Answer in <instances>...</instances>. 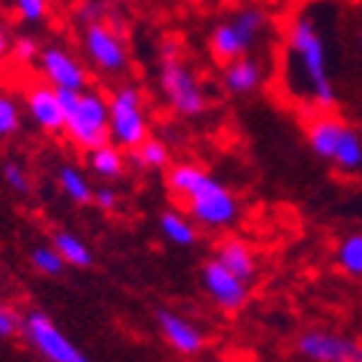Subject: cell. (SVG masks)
<instances>
[{
	"label": "cell",
	"instance_id": "5bb4252c",
	"mask_svg": "<svg viewBox=\"0 0 362 362\" xmlns=\"http://www.w3.org/2000/svg\"><path fill=\"white\" fill-rule=\"evenodd\" d=\"M344 129H347V124H344V122L339 119V117H334V115L314 117V119L309 122V127H307L309 150H312L317 157H322V160H329V163H332L334 150H337Z\"/></svg>",
	"mask_w": 362,
	"mask_h": 362
},
{
	"label": "cell",
	"instance_id": "d6986e66",
	"mask_svg": "<svg viewBox=\"0 0 362 362\" xmlns=\"http://www.w3.org/2000/svg\"><path fill=\"white\" fill-rule=\"evenodd\" d=\"M56 180H59L61 193L66 195L74 206H89V203H94V187H91L89 177L78 168L61 165L59 173H56Z\"/></svg>",
	"mask_w": 362,
	"mask_h": 362
},
{
	"label": "cell",
	"instance_id": "d6a6232c",
	"mask_svg": "<svg viewBox=\"0 0 362 362\" xmlns=\"http://www.w3.org/2000/svg\"><path fill=\"white\" fill-rule=\"evenodd\" d=\"M165 59H180V49H177L175 41H168L163 46V61Z\"/></svg>",
	"mask_w": 362,
	"mask_h": 362
},
{
	"label": "cell",
	"instance_id": "2e32d148",
	"mask_svg": "<svg viewBox=\"0 0 362 362\" xmlns=\"http://www.w3.org/2000/svg\"><path fill=\"white\" fill-rule=\"evenodd\" d=\"M208 46H211V54L216 56V61H221V64H230V61L241 59V56H248V46L243 43V38L238 36V30L230 23V18L221 21V23L211 30Z\"/></svg>",
	"mask_w": 362,
	"mask_h": 362
},
{
	"label": "cell",
	"instance_id": "9c48e42d",
	"mask_svg": "<svg viewBox=\"0 0 362 362\" xmlns=\"http://www.w3.org/2000/svg\"><path fill=\"white\" fill-rule=\"evenodd\" d=\"M200 284L206 289V294L213 299L218 309L223 312H241L248 304L251 289L243 279H238L235 274H230L221 261L211 259L203 264L200 269Z\"/></svg>",
	"mask_w": 362,
	"mask_h": 362
},
{
	"label": "cell",
	"instance_id": "603a6c76",
	"mask_svg": "<svg viewBox=\"0 0 362 362\" xmlns=\"http://www.w3.org/2000/svg\"><path fill=\"white\" fill-rule=\"evenodd\" d=\"M332 163L337 165L342 173H357V170H362V137H360V132H355L352 127L344 129L337 150H334Z\"/></svg>",
	"mask_w": 362,
	"mask_h": 362
},
{
	"label": "cell",
	"instance_id": "83f0119b",
	"mask_svg": "<svg viewBox=\"0 0 362 362\" xmlns=\"http://www.w3.org/2000/svg\"><path fill=\"white\" fill-rule=\"evenodd\" d=\"M3 180L11 187L13 193L18 195H28L30 193V177L18 163H6L3 165Z\"/></svg>",
	"mask_w": 362,
	"mask_h": 362
},
{
	"label": "cell",
	"instance_id": "484cf974",
	"mask_svg": "<svg viewBox=\"0 0 362 362\" xmlns=\"http://www.w3.org/2000/svg\"><path fill=\"white\" fill-rule=\"evenodd\" d=\"M30 266L43 276H61L66 269V261L61 259L54 246H36L30 251Z\"/></svg>",
	"mask_w": 362,
	"mask_h": 362
},
{
	"label": "cell",
	"instance_id": "9a60e30c",
	"mask_svg": "<svg viewBox=\"0 0 362 362\" xmlns=\"http://www.w3.org/2000/svg\"><path fill=\"white\" fill-rule=\"evenodd\" d=\"M216 261L228 269L230 274H235L238 279H243L246 284H251L259 274V259L256 251L248 246L243 238H226L216 251Z\"/></svg>",
	"mask_w": 362,
	"mask_h": 362
},
{
	"label": "cell",
	"instance_id": "5b68a950",
	"mask_svg": "<svg viewBox=\"0 0 362 362\" xmlns=\"http://www.w3.org/2000/svg\"><path fill=\"white\" fill-rule=\"evenodd\" d=\"M187 213L195 223L208 230L230 228L241 216V203L218 177L208 175L198 182L190 198H187Z\"/></svg>",
	"mask_w": 362,
	"mask_h": 362
},
{
	"label": "cell",
	"instance_id": "277c9868",
	"mask_svg": "<svg viewBox=\"0 0 362 362\" xmlns=\"http://www.w3.org/2000/svg\"><path fill=\"white\" fill-rule=\"evenodd\" d=\"M157 84H160V94H163L165 104L175 115L193 119L208 109L206 89L200 84L198 74L182 59H165L160 74H157Z\"/></svg>",
	"mask_w": 362,
	"mask_h": 362
},
{
	"label": "cell",
	"instance_id": "4fadbf2b",
	"mask_svg": "<svg viewBox=\"0 0 362 362\" xmlns=\"http://www.w3.org/2000/svg\"><path fill=\"white\" fill-rule=\"evenodd\" d=\"M223 89L233 97H248L264 86L266 81V66L256 56H241L223 66Z\"/></svg>",
	"mask_w": 362,
	"mask_h": 362
},
{
	"label": "cell",
	"instance_id": "ffe728a7",
	"mask_svg": "<svg viewBox=\"0 0 362 362\" xmlns=\"http://www.w3.org/2000/svg\"><path fill=\"white\" fill-rule=\"evenodd\" d=\"M51 246L61 254V259L66 261V266H76V269H89L94 264V254L86 246L84 238H78L71 230H56L51 238Z\"/></svg>",
	"mask_w": 362,
	"mask_h": 362
},
{
	"label": "cell",
	"instance_id": "f546056e",
	"mask_svg": "<svg viewBox=\"0 0 362 362\" xmlns=\"http://www.w3.org/2000/svg\"><path fill=\"white\" fill-rule=\"evenodd\" d=\"M13 56H16V61L18 64H33V61H38V56H41V46H38L36 38L30 36H21L13 41Z\"/></svg>",
	"mask_w": 362,
	"mask_h": 362
},
{
	"label": "cell",
	"instance_id": "7c38bea8",
	"mask_svg": "<svg viewBox=\"0 0 362 362\" xmlns=\"http://www.w3.org/2000/svg\"><path fill=\"white\" fill-rule=\"evenodd\" d=\"M155 322L160 327L165 342L177 352V355H198L206 347V334L198 329L195 322H190L182 314L173 312V309H157Z\"/></svg>",
	"mask_w": 362,
	"mask_h": 362
},
{
	"label": "cell",
	"instance_id": "6da1fadb",
	"mask_svg": "<svg viewBox=\"0 0 362 362\" xmlns=\"http://www.w3.org/2000/svg\"><path fill=\"white\" fill-rule=\"evenodd\" d=\"M286 69L296 97L322 112L334 107L337 89L329 66V46L320 23L307 13H299L286 28Z\"/></svg>",
	"mask_w": 362,
	"mask_h": 362
},
{
	"label": "cell",
	"instance_id": "30bf717a",
	"mask_svg": "<svg viewBox=\"0 0 362 362\" xmlns=\"http://www.w3.org/2000/svg\"><path fill=\"white\" fill-rule=\"evenodd\" d=\"M38 66H41L43 78L56 89L86 91L89 86V74H86L84 64L64 46H56V43L43 46L41 56H38Z\"/></svg>",
	"mask_w": 362,
	"mask_h": 362
},
{
	"label": "cell",
	"instance_id": "e575fe53",
	"mask_svg": "<svg viewBox=\"0 0 362 362\" xmlns=\"http://www.w3.org/2000/svg\"><path fill=\"white\" fill-rule=\"evenodd\" d=\"M195 3H198V6H211V8H216V6H221L223 0H195Z\"/></svg>",
	"mask_w": 362,
	"mask_h": 362
},
{
	"label": "cell",
	"instance_id": "d590c367",
	"mask_svg": "<svg viewBox=\"0 0 362 362\" xmlns=\"http://www.w3.org/2000/svg\"><path fill=\"white\" fill-rule=\"evenodd\" d=\"M360 54H362V30H360Z\"/></svg>",
	"mask_w": 362,
	"mask_h": 362
},
{
	"label": "cell",
	"instance_id": "836d02e7",
	"mask_svg": "<svg viewBox=\"0 0 362 362\" xmlns=\"http://www.w3.org/2000/svg\"><path fill=\"white\" fill-rule=\"evenodd\" d=\"M11 49H13V41L6 36V33H3V30H0V61L11 54Z\"/></svg>",
	"mask_w": 362,
	"mask_h": 362
},
{
	"label": "cell",
	"instance_id": "ba28073f",
	"mask_svg": "<svg viewBox=\"0 0 362 362\" xmlns=\"http://www.w3.org/2000/svg\"><path fill=\"white\" fill-rule=\"evenodd\" d=\"M81 46H84V54L91 66L99 69L107 76H119V74L127 71V43L115 25L104 23V21L86 23L84 33H81Z\"/></svg>",
	"mask_w": 362,
	"mask_h": 362
},
{
	"label": "cell",
	"instance_id": "f1b7e54d",
	"mask_svg": "<svg viewBox=\"0 0 362 362\" xmlns=\"http://www.w3.org/2000/svg\"><path fill=\"white\" fill-rule=\"evenodd\" d=\"M13 6L25 23H41L49 16V0H13Z\"/></svg>",
	"mask_w": 362,
	"mask_h": 362
},
{
	"label": "cell",
	"instance_id": "1f68e13d",
	"mask_svg": "<svg viewBox=\"0 0 362 362\" xmlns=\"http://www.w3.org/2000/svg\"><path fill=\"white\" fill-rule=\"evenodd\" d=\"M119 203V195L112 185H99L94 190V206H99L102 211H115Z\"/></svg>",
	"mask_w": 362,
	"mask_h": 362
},
{
	"label": "cell",
	"instance_id": "4dcf8cb0",
	"mask_svg": "<svg viewBox=\"0 0 362 362\" xmlns=\"http://www.w3.org/2000/svg\"><path fill=\"white\" fill-rule=\"evenodd\" d=\"M18 327H21V322H18V317H16V312L0 302V339H11L13 334L18 332Z\"/></svg>",
	"mask_w": 362,
	"mask_h": 362
},
{
	"label": "cell",
	"instance_id": "e0dca14e",
	"mask_svg": "<svg viewBox=\"0 0 362 362\" xmlns=\"http://www.w3.org/2000/svg\"><path fill=\"white\" fill-rule=\"evenodd\" d=\"M86 163H89L91 173L99 175L102 180H117V177H122L124 170H127L124 150H119V147L112 145V142L86 152Z\"/></svg>",
	"mask_w": 362,
	"mask_h": 362
},
{
	"label": "cell",
	"instance_id": "4316f807",
	"mask_svg": "<svg viewBox=\"0 0 362 362\" xmlns=\"http://www.w3.org/2000/svg\"><path fill=\"white\" fill-rule=\"evenodd\" d=\"M21 129V107L16 97L0 91V139L11 137Z\"/></svg>",
	"mask_w": 362,
	"mask_h": 362
},
{
	"label": "cell",
	"instance_id": "44dd1931",
	"mask_svg": "<svg viewBox=\"0 0 362 362\" xmlns=\"http://www.w3.org/2000/svg\"><path fill=\"white\" fill-rule=\"evenodd\" d=\"M334 264L350 279H362V230L342 235L334 246Z\"/></svg>",
	"mask_w": 362,
	"mask_h": 362
},
{
	"label": "cell",
	"instance_id": "7a4b0ae2",
	"mask_svg": "<svg viewBox=\"0 0 362 362\" xmlns=\"http://www.w3.org/2000/svg\"><path fill=\"white\" fill-rule=\"evenodd\" d=\"M61 107L66 112V129L71 145L78 150H94L109 139V99L102 91H69L59 89Z\"/></svg>",
	"mask_w": 362,
	"mask_h": 362
},
{
	"label": "cell",
	"instance_id": "8fae6325",
	"mask_svg": "<svg viewBox=\"0 0 362 362\" xmlns=\"http://www.w3.org/2000/svg\"><path fill=\"white\" fill-rule=\"evenodd\" d=\"M25 109H28L30 122L43 132L59 134L66 129V112L61 107L59 89L51 86L49 81L30 86L25 94Z\"/></svg>",
	"mask_w": 362,
	"mask_h": 362
},
{
	"label": "cell",
	"instance_id": "d4e9b609",
	"mask_svg": "<svg viewBox=\"0 0 362 362\" xmlns=\"http://www.w3.org/2000/svg\"><path fill=\"white\" fill-rule=\"evenodd\" d=\"M129 157H132V165L137 170H163L170 163V150L163 139L150 137L137 150L129 152Z\"/></svg>",
	"mask_w": 362,
	"mask_h": 362
},
{
	"label": "cell",
	"instance_id": "52a82bcc",
	"mask_svg": "<svg viewBox=\"0 0 362 362\" xmlns=\"http://www.w3.org/2000/svg\"><path fill=\"white\" fill-rule=\"evenodd\" d=\"M294 350L307 362H362L360 339L325 327H309L296 334Z\"/></svg>",
	"mask_w": 362,
	"mask_h": 362
},
{
	"label": "cell",
	"instance_id": "3957f363",
	"mask_svg": "<svg viewBox=\"0 0 362 362\" xmlns=\"http://www.w3.org/2000/svg\"><path fill=\"white\" fill-rule=\"evenodd\" d=\"M109 139L124 152L137 150L150 139V117L139 86L122 84L109 97Z\"/></svg>",
	"mask_w": 362,
	"mask_h": 362
},
{
	"label": "cell",
	"instance_id": "8992f818",
	"mask_svg": "<svg viewBox=\"0 0 362 362\" xmlns=\"http://www.w3.org/2000/svg\"><path fill=\"white\" fill-rule=\"evenodd\" d=\"M21 332L46 362H91L66 334L61 332L59 325L46 312L33 309L25 314L21 320Z\"/></svg>",
	"mask_w": 362,
	"mask_h": 362
},
{
	"label": "cell",
	"instance_id": "cb8c5ba5",
	"mask_svg": "<svg viewBox=\"0 0 362 362\" xmlns=\"http://www.w3.org/2000/svg\"><path fill=\"white\" fill-rule=\"evenodd\" d=\"M203 177H206V170L203 168H198V165H193V163H177L175 168H170V173H168V187L173 190V195L187 200Z\"/></svg>",
	"mask_w": 362,
	"mask_h": 362
},
{
	"label": "cell",
	"instance_id": "ac0fdd59",
	"mask_svg": "<svg viewBox=\"0 0 362 362\" xmlns=\"http://www.w3.org/2000/svg\"><path fill=\"white\" fill-rule=\"evenodd\" d=\"M230 23L235 25L238 36L248 46V51L254 49L259 38H264L266 28H269V13L259 6H243L230 16Z\"/></svg>",
	"mask_w": 362,
	"mask_h": 362
},
{
	"label": "cell",
	"instance_id": "7402d4cb",
	"mask_svg": "<svg viewBox=\"0 0 362 362\" xmlns=\"http://www.w3.org/2000/svg\"><path fill=\"white\" fill-rule=\"evenodd\" d=\"M160 230H163V235L170 243H175V246H180V248H190L198 241L195 221L177 211H165L163 216H160Z\"/></svg>",
	"mask_w": 362,
	"mask_h": 362
}]
</instances>
